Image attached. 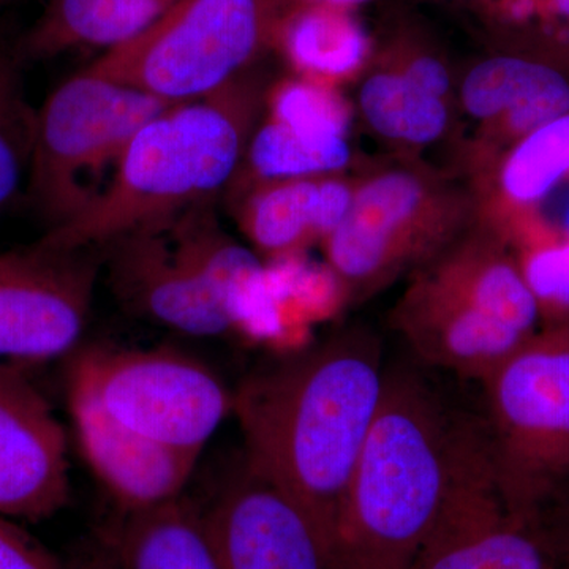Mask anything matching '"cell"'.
Segmentation results:
<instances>
[{
  "instance_id": "cell-30",
  "label": "cell",
  "mask_w": 569,
  "mask_h": 569,
  "mask_svg": "<svg viewBox=\"0 0 569 569\" xmlns=\"http://www.w3.org/2000/svg\"><path fill=\"white\" fill-rule=\"evenodd\" d=\"M288 7L296 6H326L336 7V9L351 10L359 3H365L367 0H284Z\"/></svg>"
},
{
  "instance_id": "cell-31",
  "label": "cell",
  "mask_w": 569,
  "mask_h": 569,
  "mask_svg": "<svg viewBox=\"0 0 569 569\" xmlns=\"http://www.w3.org/2000/svg\"><path fill=\"white\" fill-rule=\"evenodd\" d=\"M550 3H552V9L557 14L569 20V0H550Z\"/></svg>"
},
{
  "instance_id": "cell-18",
  "label": "cell",
  "mask_w": 569,
  "mask_h": 569,
  "mask_svg": "<svg viewBox=\"0 0 569 569\" xmlns=\"http://www.w3.org/2000/svg\"><path fill=\"white\" fill-rule=\"evenodd\" d=\"M415 272L520 335H537L541 309L518 258L496 230L482 223L462 233Z\"/></svg>"
},
{
  "instance_id": "cell-26",
  "label": "cell",
  "mask_w": 569,
  "mask_h": 569,
  "mask_svg": "<svg viewBox=\"0 0 569 569\" xmlns=\"http://www.w3.org/2000/svg\"><path fill=\"white\" fill-rule=\"evenodd\" d=\"M271 121L298 133L347 138L350 108L336 88L298 78L280 82L269 97Z\"/></svg>"
},
{
  "instance_id": "cell-20",
  "label": "cell",
  "mask_w": 569,
  "mask_h": 569,
  "mask_svg": "<svg viewBox=\"0 0 569 569\" xmlns=\"http://www.w3.org/2000/svg\"><path fill=\"white\" fill-rule=\"evenodd\" d=\"M99 561L107 569H220L203 512L182 497L151 511L119 512Z\"/></svg>"
},
{
  "instance_id": "cell-27",
  "label": "cell",
  "mask_w": 569,
  "mask_h": 569,
  "mask_svg": "<svg viewBox=\"0 0 569 569\" xmlns=\"http://www.w3.org/2000/svg\"><path fill=\"white\" fill-rule=\"evenodd\" d=\"M518 258L541 313L569 316V236L548 239L522 250Z\"/></svg>"
},
{
  "instance_id": "cell-33",
  "label": "cell",
  "mask_w": 569,
  "mask_h": 569,
  "mask_svg": "<svg viewBox=\"0 0 569 569\" xmlns=\"http://www.w3.org/2000/svg\"><path fill=\"white\" fill-rule=\"evenodd\" d=\"M567 228H568V236H569V206H568V212H567Z\"/></svg>"
},
{
  "instance_id": "cell-24",
  "label": "cell",
  "mask_w": 569,
  "mask_h": 569,
  "mask_svg": "<svg viewBox=\"0 0 569 569\" xmlns=\"http://www.w3.org/2000/svg\"><path fill=\"white\" fill-rule=\"evenodd\" d=\"M246 151L253 183L335 174L351 160L347 138L298 133L271 119L254 132Z\"/></svg>"
},
{
  "instance_id": "cell-3",
  "label": "cell",
  "mask_w": 569,
  "mask_h": 569,
  "mask_svg": "<svg viewBox=\"0 0 569 569\" xmlns=\"http://www.w3.org/2000/svg\"><path fill=\"white\" fill-rule=\"evenodd\" d=\"M257 104V89L239 78L206 99L168 108L137 133L100 197L37 244L86 252L212 201L238 173Z\"/></svg>"
},
{
  "instance_id": "cell-1",
  "label": "cell",
  "mask_w": 569,
  "mask_h": 569,
  "mask_svg": "<svg viewBox=\"0 0 569 569\" xmlns=\"http://www.w3.org/2000/svg\"><path fill=\"white\" fill-rule=\"evenodd\" d=\"M385 378L376 337L351 329L254 373L233 392L247 468L305 509L332 561L337 526Z\"/></svg>"
},
{
  "instance_id": "cell-9",
  "label": "cell",
  "mask_w": 569,
  "mask_h": 569,
  "mask_svg": "<svg viewBox=\"0 0 569 569\" xmlns=\"http://www.w3.org/2000/svg\"><path fill=\"white\" fill-rule=\"evenodd\" d=\"M408 569H556L537 523L505 508L486 429L471 430L443 511Z\"/></svg>"
},
{
  "instance_id": "cell-28",
  "label": "cell",
  "mask_w": 569,
  "mask_h": 569,
  "mask_svg": "<svg viewBox=\"0 0 569 569\" xmlns=\"http://www.w3.org/2000/svg\"><path fill=\"white\" fill-rule=\"evenodd\" d=\"M0 569H66L61 561L21 529L17 520L0 516Z\"/></svg>"
},
{
  "instance_id": "cell-8",
  "label": "cell",
  "mask_w": 569,
  "mask_h": 569,
  "mask_svg": "<svg viewBox=\"0 0 569 569\" xmlns=\"http://www.w3.org/2000/svg\"><path fill=\"white\" fill-rule=\"evenodd\" d=\"M69 389L140 436L201 456L233 411V392L181 351L89 348L73 359Z\"/></svg>"
},
{
  "instance_id": "cell-14",
  "label": "cell",
  "mask_w": 569,
  "mask_h": 569,
  "mask_svg": "<svg viewBox=\"0 0 569 569\" xmlns=\"http://www.w3.org/2000/svg\"><path fill=\"white\" fill-rule=\"evenodd\" d=\"M69 402L82 456L121 515L151 511L182 497L200 456L127 429L82 392L69 389Z\"/></svg>"
},
{
  "instance_id": "cell-5",
  "label": "cell",
  "mask_w": 569,
  "mask_h": 569,
  "mask_svg": "<svg viewBox=\"0 0 569 569\" xmlns=\"http://www.w3.org/2000/svg\"><path fill=\"white\" fill-rule=\"evenodd\" d=\"M284 0H181L156 24L88 69L168 103L222 91L274 43Z\"/></svg>"
},
{
  "instance_id": "cell-29",
  "label": "cell",
  "mask_w": 569,
  "mask_h": 569,
  "mask_svg": "<svg viewBox=\"0 0 569 569\" xmlns=\"http://www.w3.org/2000/svg\"><path fill=\"white\" fill-rule=\"evenodd\" d=\"M389 69L399 71L411 84L417 86L430 96L448 102L451 93V77L447 66L422 50H399L392 56Z\"/></svg>"
},
{
  "instance_id": "cell-22",
  "label": "cell",
  "mask_w": 569,
  "mask_h": 569,
  "mask_svg": "<svg viewBox=\"0 0 569 569\" xmlns=\"http://www.w3.org/2000/svg\"><path fill=\"white\" fill-rule=\"evenodd\" d=\"M274 43L299 77L331 88L365 69L372 50L350 10L326 6L288 7Z\"/></svg>"
},
{
  "instance_id": "cell-32",
  "label": "cell",
  "mask_w": 569,
  "mask_h": 569,
  "mask_svg": "<svg viewBox=\"0 0 569 569\" xmlns=\"http://www.w3.org/2000/svg\"><path fill=\"white\" fill-rule=\"evenodd\" d=\"M89 569H107V568H104V567H103V565H102V563H100V561H99V560H97V563H96V565H93V567H91V568H89Z\"/></svg>"
},
{
  "instance_id": "cell-12",
  "label": "cell",
  "mask_w": 569,
  "mask_h": 569,
  "mask_svg": "<svg viewBox=\"0 0 569 569\" xmlns=\"http://www.w3.org/2000/svg\"><path fill=\"white\" fill-rule=\"evenodd\" d=\"M203 516L220 569H335L305 509L247 467Z\"/></svg>"
},
{
  "instance_id": "cell-23",
  "label": "cell",
  "mask_w": 569,
  "mask_h": 569,
  "mask_svg": "<svg viewBox=\"0 0 569 569\" xmlns=\"http://www.w3.org/2000/svg\"><path fill=\"white\" fill-rule=\"evenodd\" d=\"M359 108L380 137L408 146L430 144L449 126L448 102L421 91L389 67L362 82Z\"/></svg>"
},
{
  "instance_id": "cell-16",
  "label": "cell",
  "mask_w": 569,
  "mask_h": 569,
  "mask_svg": "<svg viewBox=\"0 0 569 569\" xmlns=\"http://www.w3.org/2000/svg\"><path fill=\"white\" fill-rule=\"evenodd\" d=\"M460 102L482 123L477 157L488 168L538 127L569 112V78L539 59L497 54L468 71Z\"/></svg>"
},
{
  "instance_id": "cell-6",
  "label": "cell",
  "mask_w": 569,
  "mask_h": 569,
  "mask_svg": "<svg viewBox=\"0 0 569 569\" xmlns=\"http://www.w3.org/2000/svg\"><path fill=\"white\" fill-rule=\"evenodd\" d=\"M473 201L413 167L378 171L356 186L353 206L325 239L342 298L361 301L443 252L468 227Z\"/></svg>"
},
{
  "instance_id": "cell-19",
  "label": "cell",
  "mask_w": 569,
  "mask_h": 569,
  "mask_svg": "<svg viewBox=\"0 0 569 569\" xmlns=\"http://www.w3.org/2000/svg\"><path fill=\"white\" fill-rule=\"evenodd\" d=\"M485 223L509 242L537 222L535 208L569 176V112L512 144L488 168Z\"/></svg>"
},
{
  "instance_id": "cell-15",
  "label": "cell",
  "mask_w": 569,
  "mask_h": 569,
  "mask_svg": "<svg viewBox=\"0 0 569 569\" xmlns=\"http://www.w3.org/2000/svg\"><path fill=\"white\" fill-rule=\"evenodd\" d=\"M392 321L427 365L481 383L530 339L456 298L421 272H415L397 302Z\"/></svg>"
},
{
  "instance_id": "cell-13",
  "label": "cell",
  "mask_w": 569,
  "mask_h": 569,
  "mask_svg": "<svg viewBox=\"0 0 569 569\" xmlns=\"http://www.w3.org/2000/svg\"><path fill=\"white\" fill-rule=\"evenodd\" d=\"M107 249L112 287L134 312L187 336L233 331L211 288L176 244L168 219L122 236Z\"/></svg>"
},
{
  "instance_id": "cell-7",
  "label": "cell",
  "mask_w": 569,
  "mask_h": 569,
  "mask_svg": "<svg viewBox=\"0 0 569 569\" xmlns=\"http://www.w3.org/2000/svg\"><path fill=\"white\" fill-rule=\"evenodd\" d=\"M171 107L89 70L62 82L37 111L28 178L48 230L84 212L103 192L100 176L118 168L142 127Z\"/></svg>"
},
{
  "instance_id": "cell-17",
  "label": "cell",
  "mask_w": 569,
  "mask_h": 569,
  "mask_svg": "<svg viewBox=\"0 0 569 569\" xmlns=\"http://www.w3.org/2000/svg\"><path fill=\"white\" fill-rule=\"evenodd\" d=\"M356 186L335 174L254 182L239 208V224L257 253L295 257L346 220Z\"/></svg>"
},
{
  "instance_id": "cell-2",
  "label": "cell",
  "mask_w": 569,
  "mask_h": 569,
  "mask_svg": "<svg viewBox=\"0 0 569 569\" xmlns=\"http://www.w3.org/2000/svg\"><path fill=\"white\" fill-rule=\"evenodd\" d=\"M473 425H456L417 373L387 370L337 526L336 569H408L458 477Z\"/></svg>"
},
{
  "instance_id": "cell-10",
  "label": "cell",
  "mask_w": 569,
  "mask_h": 569,
  "mask_svg": "<svg viewBox=\"0 0 569 569\" xmlns=\"http://www.w3.org/2000/svg\"><path fill=\"white\" fill-rule=\"evenodd\" d=\"M82 253L39 244L0 253V362L50 361L77 347L97 276Z\"/></svg>"
},
{
  "instance_id": "cell-25",
  "label": "cell",
  "mask_w": 569,
  "mask_h": 569,
  "mask_svg": "<svg viewBox=\"0 0 569 569\" xmlns=\"http://www.w3.org/2000/svg\"><path fill=\"white\" fill-rule=\"evenodd\" d=\"M17 48L0 43V213L29 178L37 110L26 97Z\"/></svg>"
},
{
  "instance_id": "cell-11",
  "label": "cell",
  "mask_w": 569,
  "mask_h": 569,
  "mask_svg": "<svg viewBox=\"0 0 569 569\" xmlns=\"http://www.w3.org/2000/svg\"><path fill=\"white\" fill-rule=\"evenodd\" d=\"M69 497L66 430L21 367L0 362V516L39 522Z\"/></svg>"
},
{
  "instance_id": "cell-21",
  "label": "cell",
  "mask_w": 569,
  "mask_h": 569,
  "mask_svg": "<svg viewBox=\"0 0 569 569\" xmlns=\"http://www.w3.org/2000/svg\"><path fill=\"white\" fill-rule=\"evenodd\" d=\"M181 0H50L18 41L22 62L51 59L80 47H119L156 24Z\"/></svg>"
},
{
  "instance_id": "cell-4",
  "label": "cell",
  "mask_w": 569,
  "mask_h": 569,
  "mask_svg": "<svg viewBox=\"0 0 569 569\" xmlns=\"http://www.w3.org/2000/svg\"><path fill=\"white\" fill-rule=\"evenodd\" d=\"M482 385L501 501L509 515L538 526L569 481V320L530 337Z\"/></svg>"
}]
</instances>
